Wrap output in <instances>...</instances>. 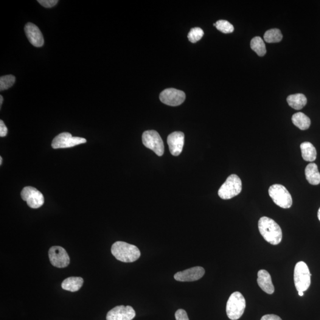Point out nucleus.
<instances>
[{"mask_svg": "<svg viewBox=\"0 0 320 320\" xmlns=\"http://www.w3.org/2000/svg\"><path fill=\"white\" fill-rule=\"evenodd\" d=\"M49 258L53 266L64 268L69 264V257L66 251L60 246H53L49 251Z\"/></svg>", "mask_w": 320, "mask_h": 320, "instance_id": "nucleus-11", "label": "nucleus"}, {"mask_svg": "<svg viewBox=\"0 0 320 320\" xmlns=\"http://www.w3.org/2000/svg\"><path fill=\"white\" fill-rule=\"evenodd\" d=\"M143 144L145 147L150 149L157 156H162L164 152L163 141L157 131L151 130L144 132L142 134Z\"/></svg>", "mask_w": 320, "mask_h": 320, "instance_id": "nucleus-7", "label": "nucleus"}, {"mask_svg": "<svg viewBox=\"0 0 320 320\" xmlns=\"http://www.w3.org/2000/svg\"><path fill=\"white\" fill-rule=\"evenodd\" d=\"M84 280L80 277H69L64 280L61 287L64 290L74 293L80 290L83 285Z\"/></svg>", "mask_w": 320, "mask_h": 320, "instance_id": "nucleus-17", "label": "nucleus"}, {"mask_svg": "<svg viewBox=\"0 0 320 320\" xmlns=\"http://www.w3.org/2000/svg\"><path fill=\"white\" fill-rule=\"evenodd\" d=\"M39 4L46 8L54 7L58 2V0H38Z\"/></svg>", "mask_w": 320, "mask_h": 320, "instance_id": "nucleus-27", "label": "nucleus"}, {"mask_svg": "<svg viewBox=\"0 0 320 320\" xmlns=\"http://www.w3.org/2000/svg\"><path fill=\"white\" fill-rule=\"evenodd\" d=\"M8 129L2 120H0V137H4L7 136Z\"/></svg>", "mask_w": 320, "mask_h": 320, "instance_id": "nucleus-29", "label": "nucleus"}, {"mask_svg": "<svg viewBox=\"0 0 320 320\" xmlns=\"http://www.w3.org/2000/svg\"><path fill=\"white\" fill-rule=\"evenodd\" d=\"M310 270L307 264L299 262L296 264L294 269V283L297 292H305L311 285Z\"/></svg>", "mask_w": 320, "mask_h": 320, "instance_id": "nucleus-6", "label": "nucleus"}, {"mask_svg": "<svg viewBox=\"0 0 320 320\" xmlns=\"http://www.w3.org/2000/svg\"><path fill=\"white\" fill-rule=\"evenodd\" d=\"M292 121L294 125L302 131L308 130L311 125L310 119L302 112H297L294 114L292 117Z\"/></svg>", "mask_w": 320, "mask_h": 320, "instance_id": "nucleus-21", "label": "nucleus"}, {"mask_svg": "<svg viewBox=\"0 0 320 320\" xmlns=\"http://www.w3.org/2000/svg\"><path fill=\"white\" fill-rule=\"evenodd\" d=\"M176 320H189L186 311L183 309H179L175 313Z\"/></svg>", "mask_w": 320, "mask_h": 320, "instance_id": "nucleus-28", "label": "nucleus"}, {"mask_svg": "<svg viewBox=\"0 0 320 320\" xmlns=\"http://www.w3.org/2000/svg\"><path fill=\"white\" fill-rule=\"evenodd\" d=\"M286 100L288 105L296 110H301L307 103L305 95L301 93L289 95Z\"/></svg>", "mask_w": 320, "mask_h": 320, "instance_id": "nucleus-20", "label": "nucleus"}, {"mask_svg": "<svg viewBox=\"0 0 320 320\" xmlns=\"http://www.w3.org/2000/svg\"><path fill=\"white\" fill-rule=\"evenodd\" d=\"M242 190V182L236 175H230L218 190V195L224 200L232 199Z\"/></svg>", "mask_w": 320, "mask_h": 320, "instance_id": "nucleus-4", "label": "nucleus"}, {"mask_svg": "<svg viewBox=\"0 0 320 320\" xmlns=\"http://www.w3.org/2000/svg\"><path fill=\"white\" fill-rule=\"evenodd\" d=\"M111 252L120 262H136L141 256V252L137 246L123 241H116L112 246Z\"/></svg>", "mask_w": 320, "mask_h": 320, "instance_id": "nucleus-2", "label": "nucleus"}, {"mask_svg": "<svg viewBox=\"0 0 320 320\" xmlns=\"http://www.w3.org/2000/svg\"><path fill=\"white\" fill-rule=\"evenodd\" d=\"M302 157L306 161L313 162L317 158V151L314 146L311 142H304L300 145Z\"/></svg>", "mask_w": 320, "mask_h": 320, "instance_id": "nucleus-19", "label": "nucleus"}, {"mask_svg": "<svg viewBox=\"0 0 320 320\" xmlns=\"http://www.w3.org/2000/svg\"><path fill=\"white\" fill-rule=\"evenodd\" d=\"M204 35L203 30L201 29L200 27H195L190 30L189 34L187 35V38L192 43H196V42L201 40Z\"/></svg>", "mask_w": 320, "mask_h": 320, "instance_id": "nucleus-26", "label": "nucleus"}, {"mask_svg": "<svg viewBox=\"0 0 320 320\" xmlns=\"http://www.w3.org/2000/svg\"><path fill=\"white\" fill-rule=\"evenodd\" d=\"M318 218H319V220L320 221V207L318 211Z\"/></svg>", "mask_w": 320, "mask_h": 320, "instance_id": "nucleus-33", "label": "nucleus"}, {"mask_svg": "<svg viewBox=\"0 0 320 320\" xmlns=\"http://www.w3.org/2000/svg\"><path fill=\"white\" fill-rule=\"evenodd\" d=\"M260 320H282L280 317L274 314H267L262 317Z\"/></svg>", "mask_w": 320, "mask_h": 320, "instance_id": "nucleus-30", "label": "nucleus"}, {"mask_svg": "<svg viewBox=\"0 0 320 320\" xmlns=\"http://www.w3.org/2000/svg\"><path fill=\"white\" fill-rule=\"evenodd\" d=\"M269 195L274 203L282 208H290L293 205V198L290 193L282 184L272 185L269 187Z\"/></svg>", "mask_w": 320, "mask_h": 320, "instance_id": "nucleus-5", "label": "nucleus"}, {"mask_svg": "<svg viewBox=\"0 0 320 320\" xmlns=\"http://www.w3.org/2000/svg\"><path fill=\"white\" fill-rule=\"evenodd\" d=\"M251 47L252 50L256 53L259 57H263L266 53L265 42L259 36H256V37L252 39L251 42Z\"/></svg>", "mask_w": 320, "mask_h": 320, "instance_id": "nucleus-22", "label": "nucleus"}, {"mask_svg": "<svg viewBox=\"0 0 320 320\" xmlns=\"http://www.w3.org/2000/svg\"><path fill=\"white\" fill-rule=\"evenodd\" d=\"M186 99V94L183 91L170 88L164 90L160 94V99L162 103L170 106L182 105Z\"/></svg>", "mask_w": 320, "mask_h": 320, "instance_id": "nucleus-10", "label": "nucleus"}, {"mask_svg": "<svg viewBox=\"0 0 320 320\" xmlns=\"http://www.w3.org/2000/svg\"><path fill=\"white\" fill-rule=\"evenodd\" d=\"M24 31L28 40L32 46L36 47L44 46V36L37 26L32 23H28L25 26Z\"/></svg>", "mask_w": 320, "mask_h": 320, "instance_id": "nucleus-15", "label": "nucleus"}, {"mask_svg": "<svg viewBox=\"0 0 320 320\" xmlns=\"http://www.w3.org/2000/svg\"><path fill=\"white\" fill-rule=\"evenodd\" d=\"M283 36L279 29H272L266 31L264 39L267 43H277L282 41Z\"/></svg>", "mask_w": 320, "mask_h": 320, "instance_id": "nucleus-23", "label": "nucleus"}, {"mask_svg": "<svg viewBox=\"0 0 320 320\" xmlns=\"http://www.w3.org/2000/svg\"><path fill=\"white\" fill-rule=\"evenodd\" d=\"M205 269L201 266L193 267L186 270L179 272L175 274V279L180 282H193L202 278Z\"/></svg>", "mask_w": 320, "mask_h": 320, "instance_id": "nucleus-13", "label": "nucleus"}, {"mask_svg": "<svg viewBox=\"0 0 320 320\" xmlns=\"http://www.w3.org/2000/svg\"><path fill=\"white\" fill-rule=\"evenodd\" d=\"M184 142V134L182 132H174L168 136L167 144L171 154L179 156L182 152Z\"/></svg>", "mask_w": 320, "mask_h": 320, "instance_id": "nucleus-14", "label": "nucleus"}, {"mask_svg": "<svg viewBox=\"0 0 320 320\" xmlns=\"http://www.w3.org/2000/svg\"><path fill=\"white\" fill-rule=\"evenodd\" d=\"M246 307V300L243 295L239 292H235L229 297L227 303V316L231 320H238L243 316Z\"/></svg>", "mask_w": 320, "mask_h": 320, "instance_id": "nucleus-3", "label": "nucleus"}, {"mask_svg": "<svg viewBox=\"0 0 320 320\" xmlns=\"http://www.w3.org/2000/svg\"><path fill=\"white\" fill-rule=\"evenodd\" d=\"M217 29L224 33H230L234 32V28L229 22L221 20L215 23Z\"/></svg>", "mask_w": 320, "mask_h": 320, "instance_id": "nucleus-25", "label": "nucleus"}, {"mask_svg": "<svg viewBox=\"0 0 320 320\" xmlns=\"http://www.w3.org/2000/svg\"><path fill=\"white\" fill-rule=\"evenodd\" d=\"M257 283L259 287L268 294L274 293V287L271 274L266 270H260L257 274Z\"/></svg>", "mask_w": 320, "mask_h": 320, "instance_id": "nucleus-16", "label": "nucleus"}, {"mask_svg": "<svg viewBox=\"0 0 320 320\" xmlns=\"http://www.w3.org/2000/svg\"><path fill=\"white\" fill-rule=\"evenodd\" d=\"M136 311L131 306L120 305L112 309L107 314V320H132L136 317Z\"/></svg>", "mask_w": 320, "mask_h": 320, "instance_id": "nucleus-12", "label": "nucleus"}, {"mask_svg": "<svg viewBox=\"0 0 320 320\" xmlns=\"http://www.w3.org/2000/svg\"><path fill=\"white\" fill-rule=\"evenodd\" d=\"M261 235L264 239L272 245L281 242L282 232L280 226L272 219L266 217L261 218L258 223Z\"/></svg>", "mask_w": 320, "mask_h": 320, "instance_id": "nucleus-1", "label": "nucleus"}, {"mask_svg": "<svg viewBox=\"0 0 320 320\" xmlns=\"http://www.w3.org/2000/svg\"><path fill=\"white\" fill-rule=\"evenodd\" d=\"M305 174L306 179L309 183L313 185H318L320 183V173L316 164H308L305 168Z\"/></svg>", "mask_w": 320, "mask_h": 320, "instance_id": "nucleus-18", "label": "nucleus"}, {"mask_svg": "<svg viewBox=\"0 0 320 320\" xmlns=\"http://www.w3.org/2000/svg\"><path fill=\"white\" fill-rule=\"evenodd\" d=\"M21 197L26 202L31 208L38 209L43 206L45 202L43 194L35 187L27 186L22 190Z\"/></svg>", "mask_w": 320, "mask_h": 320, "instance_id": "nucleus-8", "label": "nucleus"}, {"mask_svg": "<svg viewBox=\"0 0 320 320\" xmlns=\"http://www.w3.org/2000/svg\"><path fill=\"white\" fill-rule=\"evenodd\" d=\"M2 159L1 157H0V165L2 164Z\"/></svg>", "mask_w": 320, "mask_h": 320, "instance_id": "nucleus-34", "label": "nucleus"}, {"mask_svg": "<svg viewBox=\"0 0 320 320\" xmlns=\"http://www.w3.org/2000/svg\"><path fill=\"white\" fill-rule=\"evenodd\" d=\"M16 78L13 75H4L0 78V91H4L12 87L15 84Z\"/></svg>", "mask_w": 320, "mask_h": 320, "instance_id": "nucleus-24", "label": "nucleus"}, {"mask_svg": "<svg viewBox=\"0 0 320 320\" xmlns=\"http://www.w3.org/2000/svg\"><path fill=\"white\" fill-rule=\"evenodd\" d=\"M298 295L301 297L304 296V292H298Z\"/></svg>", "mask_w": 320, "mask_h": 320, "instance_id": "nucleus-32", "label": "nucleus"}, {"mask_svg": "<svg viewBox=\"0 0 320 320\" xmlns=\"http://www.w3.org/2000/svg\"><path fill=\"white\" fill-rule=\"evenodd\" d=\"M86 142V139L83 137H72L69 133H63L53 139L52 147L53 149L71 148Z\"/></svg>", "mask_w": 320, "mask_h": 320, "instance_id": "nucleus-9", "label": "nucleus"}, {"mask_svg": "<svg viewBox=\"0 0 320 320\" xmlns=\"http://www.w3.org/2000/svg\"><path fill=\"white\" fill-rule=\"evenodd\" d=\"M2 102H3V97H2V95H0V106H1Z\"/></svg>", "mask_w": 320, "mask_h": 320, "instance_id": "nucleus-31", "label": "nucleus"}]
</instances>
